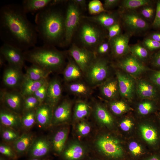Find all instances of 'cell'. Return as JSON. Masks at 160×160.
Instances as JSON below:
<instances>
[{"mask_svg": "<svg viewBox=\"0 0 160 160\" xmlns=\"http://www.w3.org/2000/svg\"><path fill=\"white\" fill-rule=\"evenodd\" d=\"M123 23L132 33H138L144 31L148 28V23L137 13L129 10L121 15Z\"/></svg>", "mask_w": 160, "mask_h": 160, "instance_id": "obj_9", "label": "cell"}, {"mask_svg": "<svg viewBox=\"0 0 160 160\" xmlns=\"http://www.w3.org/2000/svg\"><path fill=\"white\" fill-rule=\"evenodd\" d=\"M152 64L154 66L160 67V50L153 57Z\"/></svg>", "mask_w": 160, "mask_h": 160, "instance_id": "obj_55", "label": "cell"}, {"mask_svg": "<svg viewBox=\"0 0 160 160\" xmlns=\"http://www.w3.org/2000/svg\"><path fill=\"white\" fill-rule=\"evenodd\" d=\"M146 160H160V158L156 156H153L150 157Z\"/></svg>", "mask_w": 160, "mask_h": 160, "instance_id": "obj_59", "label": "cell"}, {"mask_svg": "<svg viewBox=\"0 0 160 160\" xmlns=\"http://www.w3.org/2000/svg\"><path fill=\"white\" fill-rule=\"evenodd\" d=\"M88 82L92 86L101 84L108 77L109 67L107 61L95 58L86 72Z\"/></svg>", "mask_w": 160, "mask_h": 160, "instance_id": "obj_4", "label": "cell"}, {"mask_svg": "<svg viewBox=\"0 0 160 160\" xmlns=\"http://www.w3.org/2000/svg\"><path fill=\"white\" fill-rule=\"evenodd\" d=\"M48 81L47 79L39 81L32 80L24 74L20 86V92L23 97L33 95L36 90Z\"/></svg>", "mask_w": 160, "mask_h": 160, "instance_id": "obj_22", "label": "cell"}, {"mask_svg": "<svg viewBox=\"0 0 160 160\" xmlns=\"http://www.w3.org/2000/svg\"><path fill=\"white\" fill-rule=\"evenodd\" d=\"M23 52L25 61L51 73L60 69L64 63L63 53L53 46H35Z\"/></svg>", "mask_w": 160, "mask_h": 160, "instance_id": "obj_3", "label": "cell"}, {"mask_svg": "<svg viewBox=\"0 0 160 160\" xmlns=\"http://www.w3.org/2000/svg\"><path fill=\"white\" fill-rule=\"evenodd\" d=\"M109 40L120 34L121 28L119 25L116 23L107 28Z\"/></svg>", "mask_w": 160, "mask_h": 160, "instance_id": "obj_47", "label": "cell"}, {"mask_svg": "<svg viewBox=\"0 0 160 160\" xmlns=\"http://www.w3.org/2000/svg\"><path fill=\"white\" fill-rule=\"evenodd\" d=\"M140 129L143 137L146 142L152 145L157 144L159 137L155 128L149 125H143L140 126Z\"/></svg>", "mask_w": 160, "mask_h": 160, "instance_id": "obj_32", "label": "cell"}, {"mask_svg": "<svg viewBox=\"0 0 160 160\" xmlns=\"http://www.w3.org/2000/svg\"><path fill=\"white\" fill-rule=\"evenodd\" d=\"M150 78L153 83L160 88V70L154 72L151 75Z\"/></svg>", "mask_w": 160, "mask_h": 160, "instance_id": "obj_52", "label": "cell"}, {"mask_svg": "<svg viewBox=\"0 0 160 160\" xmlns=\"http://www.w3.org/2000/svg\"><path fill=\"white\" fill-rule=\"evenodd\" d=\"M136 92L139 96L142 98L153 99L157 95V90L154 85L145 80L138 82L136 87Z\"/></svg>", "mask_w": 160, "mask_h": 160, "instance_id": "obj_24", "label": "cell"}, {"mask_svg": "<svg viewBox=\"0 0 160 160\" xmlns=\"http://www.w3.org/2000/svg\"><path fill=\"white\" fill-rule=\"evenodd\" d=\"M89 13L92 15H97L104 12H108L104 7L102 2L99 0H93L88 4Z\"/></svg>", "mask_w": 160, "mask_h": 160, "instance_id": "obj_39", "label": "cell"}, {"mask_svg": "<svg viewBox=\"0 0 160 160\" xmlns=\"http://www.w3.org/2000/svg\"><path fill=\"white\" fill-rule=\"evenodd\" d=\"M23 52L13 46L4 43L0 48V54L4 57L8 65L21 69L25 61Z\"/></svg>", "mask_w": 160, "mask_h": 160, "instance_id": "obj_8", "label": "cell"}, {"mask_svg": "<svg viewBox=\"0 0 160 160\" xmlns=\"http://www.w3.org/2000/svg\"><path fill=\"white\" fill-rule=\"evenodd\" d=\"M119 91L121 95L128 100H131L133 97L135 84L132 79L129 76L117 71L116 72Z\"/></svg>", "mask_w": 160, "mask_h": 160, "instance_id": "obj_17", "label": "cell"}, {"mask_svg": "<svg viewBox=\"0 0 160 160\" xmlns=\"http://www.w3.org/2000/svg\"><path fill=\"white\" fill-rule=\"evenodd\" d=\"M152 2L149 0H124L122 1L121 7L124 10H131L141 7L150 5Z\"/></svg>", "mask_w": 160, "mask_h": 160, "instance_id": "obj_34", "label": "cell"}, {"mask_svg": "<svg viewBox=\"0 0 160 160\" xmlns=\"http://www.w3.org/2000/svg\"><path fill=\"white\" fill-rule=\"evenodd\" d=\"M129 52L132 55L139 60H144L148 56V52L145 48L140 44L129 46Z\"/></svg>", "mask_w": 160, "mask_h": 160, "instance_id": "obj_36", "label": "cell"}, {"mask_svg": "<svg viewBox=\"0 0 160 160\" xmlns=\"http://www.w3.org/2000/svg\"><path fill=\"white\" fill-rule=\"evenodd\" d=\"M143 44L145 48L151 51L160 49V43L150 38L145 39Z\"/></svg>", "mask_w": 160, "mask_h": 160, "instance_id": "obj_46", "label": "cell"}, {"mask_svg": "<svg viewBox=\"0 0 160 160\" xmlns=\"http://www.w3.org/2000/svg\"><path fill=\"white\" fill-rule=\"evenodd\" d=\"M129 148L132 154L135 156L140 155L142 150L141 147L136 142L132 141L130 143Z\"/></svg>", "mask_w": 160, "mask_h": 160, "instance_id": "obj_50", "label": "cell"}, {"mask_svg": "<svg viewBox=\"0 0 160 160\" xmlns=\"http://www.w3.org/2000/svg\"><path fill=\"white\" fill-rule=\"evenodd\" d=\"M76 129L78 134L82 136L88 134L91 130V127L89 124L84 121L79 123L77 125Z\"/></svg>", "mask_w": 160, "mask_h": 160, "instance_id": "obj_45", "label": "cell"}, {"mask_svg": "<svg viewBox=\"0 0 160 160\" xmlns=\"http://www.w3.org/2000/svg\"><path fill=\"white\" fill-rule=\"evenodd\" d=\"M133 125V123L131 120L126 119L121 122L120 124V127L123 131H127L130 129Z\"/></svg>", "mask_w": 160, "mask_h": 160, "instance_id": "obj_51", "label": "cell"}, {"mask_svg": "<svg viewBox=\"0 0 160 160\" xmlns=\"http://www.w3.org/2000/svg\"><path fill=\"white\" fill-rule=\"evenodd\" d=\"M80 16L77 5L74 3L68 4L65 14L64 44L67 45L71 42L79 24Z\"/></svg>", "mask_w": 160, "mask_h": 160, "instance_id": "obj_5", "label": "cell"}, {"mask_svg": "<svg viewBox=\"0 0 160 160\" xmlns=\"http://www.w3.org/2000/svg\"><path fill=\"white\" fill-rule=\"evenodd\" d=\"M110 108L112 112L115 114L119 115L127 111L128 107L127 105L122 101L112 102L110 104Z\"/></svg>", "mask_w": 160, "mask_h": 160, "instance_id": "obj_41", "label": "cell"}, {"mask_svg": "<svg viewBox=\"0 0 160 160\" xmlns=\"http://www.w3.org/2000/svg\"><path fill=\"white\" fill-rule=\"evenodd\" d=\"M100 90L101 94L106 98H114L119 91L117 79H110L103 82L100 86Z\"/></svg>", "mask_w": 160, "mask_h": 160, "instance_id": "obj_27", "label": "cell"}, {"mask_svg": "<svg viewBox=\"0 0 160 160\" xmlns=\"http://www.w3.org/2000/svg\"><path fill=\"white\" fill-rule=\"evenodd\" d=\"M153 104L152 102L146 101L142 102L138 105V110L139 113L142 115H147L154 109Z\"/></svg>", "mask_w": 160, "mask_h": 160, "instance_id": "obj_44", "label": "cell"}, {"mask_svg": "<svg viewBox=\"0 0 160 160\" xmlns=\"http://www.w3.org/2000/svg\"><path fill=\"white\" fill-rule=\"evenodd\" d=\"M150 38L160 43V33H155L152 34Z\"/></svg>", "mask_w": 160, "mask_h": 160, "instance_id": "obj_56", "label": "cell"}, {"mask_svg": "<svg viewBox=\"0 0 160 160\" xmlns=\"http://www.w3.org/2000/svg\"><path fill=\"white\" fill-rule=\"evenodd\" d=\"M35 138L30 133H24L20 135L13 142V149L19 155H22L28 152Z\"/></svg>", "mask_w": 160, "mask_h": 160, "instance_id": "obj_21", "label": "cell"}, {"mask_svg": "<svg viewBox=\"0 0 160 160\" xmlns=\"http://www.w3.org/2000/svg\"><path fill=\"white\" fill-rule=\"evenodd\" d=\"M95 144L98 150L106 156L117 158L123 155V149L119 142L112 137L100 136L96 140Z\"/></svg>", "mask_w": 160, "mask_h": 160, "instance_id": "obj_6", "label": "cell"}, {"mask_svg": "<svg viewBox=\"0 0 160 160\" xmlns=\"http://www.w3.org/2000/svg\"><path fill=\"white\" fill-rule=\"evenodd\" d=\"M119 1L118 0H105L104 1V7L105 9L111 8L116 5Z\"/></svg>", "mask_w": 160, "mask_h": 160, "instance_id": "obj_54", "label": "cell"}, {"mask_svg": "<svg viewBox=\"0 0 160 160\" xmlns=\"http://www.w3.org/2000/svg\"><path fill=\"white\" fill-rule=\"evenodd\" d=\"M6 61L3 56L0 54V66L2 67L4 65L5 62Z\"/></svg>", "mask_w": 160, "mask_h": 160, "instance_id": "obj_58", "label": "cell"}, {"mask_svg": "<svg viewBox=\"0 0 160 160\" xmlns=\"http://www.w3.org/2000/svg\"><path fill=\"white\" fill-rule=\"evenodd\" d=\"M51 72L37 65L32 64L26 68L25 75L28 78L34 81L47 79Z\"/></svg>", "mask_w": 160, "mask_h": 160, "instance_id": "obj_30", "label": "cell"}, {"mask_svg": "<svg viewBox=\"0 0 160 160\" xmlns=\"http://www.w3.org/2000/svg\"><path fill=\"white\" fill-rule=\"evenodd\" d=\"M51 148L49 140L41 137L35 139L28 152L32 158H40L47 155Z\"/></svg>", "mask_w": 160, "mask_h": 160, "instance_id": "obj_19", "label": "cell"}, {"mask_svg": "<svg viewBox=\"0 0 160 160\" xmlns=\"http://www.w3.org/2000/svg\"><path fill=\"white\" fill-rule=\"evenodd\" d=\"M0 120L2 124L5 127L15 130L22 126L21 117L17 113L9 109L0 110Z\"/></svg>", "mask_w": 160, "mask_h": 160, "instance_id": "obj_20", "label": "cell"}, {"mask_svg": "<svg viewBox=\"0 0 160 160\" xmlns=\"http://www.w3.org/2000/svg\"><path fill=\"white\" fill-rule=\"evenodd\" d=\"M61 83L57 78H54L48 82L47 95L44 103L54 109L60 100L62 95Z\"/></svg>", "mask_w": 160, "mask_h": 160, "instance_id": "obj_13", "label": "cell"}, {"mask_svg": "<svg viewBox=\"0 0 160 160\" xmlns=\"http://www.w3.org/2000/svg\"><path fill=\"white\" fill-rule=\"evenodd\" d=\"M73 2L77 5L81 6H84L86 4V1L84 0H74Z\"/></svg>", "mask_w": 160, "mask_h": 160, "instance_id": "obj_57", "label": "cell"}, {"mask_svg": "<svg viewBox=\"0 0 160 160\" xmlns=\"http://www.w3.org/2000/svg\"><path fill=\"white\" fill-rule=\"evenodd\" d=\"M51 0H24L21 5L26 13L37 12L51 2Z\"/></svg>", "mask_w": 160, "mask_h": 160, "instance_id": "obj_26", "label": "cell"}, {"mask_svg": "<svg viewBox=\"0 0 160 160\" xmlns=\"http://www.w3.org/2000/svg\"><path fill=\"white\" fill-rule=\"evenodd\" d=\"M107 12H103L94 16L86 18L108 28L117 23V18L114 15Z\"/></svg>", "mask_w": 160, "mask_h": 160, "instance_id": "obj_31", "label": "cell"}, {"mask_svg": "<svg viewBox=\"0 0 160 160\" xmlns=\"http://www.w3.org/2000/svg\"><path fill=\"white\" fill-rule=\"evenodd\" d=\"M82 72L77 64L70 60L63 72L64 80L68 82L80 79L81 76Z\"/></svg>", "mask_w": 160, "mask_h": 160, "instance_id": "obj_29", "label": "cell"}, {"mask_svg": "<svg viewBox=\"0 0 160 160\" xmlns=\"http://www.w3.org/2000/svg\"><path fill=\"white\" fill-rule=\"evenodd\" d=\"M68 52L84 73L86 72L95 58L94 54L92 52L74 44Z\"/></svg>", "mask_w": 160, "mask_h": 160, "instance_id": "obj_7", "label": "cell"}, {"mask_svg": "<svg viewBox=\"0 0 160 160\" xmlns=\"http://www.w3.org/2000/svg\"><path fill=\"white\" fill-rule=\"evenodd\" d=\"M54 108L45 103L40 104L35 110L36 121L43 128H47L52 124Z\"/></svg>", "mask_w": 160, "mask_h": 160, "instance_id": "obj_18", "label": "cell"}, {"mask_svg": "<svg viewBox=\"0 0 160 160\" xmlns=\"http://www.w3.org/2000/svg\"><path fill=\"white\" fill-rule=\"evenodd\" d=\"M0 153L3 155L12 159H16L17 158V154L14 149L4 143L0 144Z\"/></svg>", "mask_w": 160, "mask_h": 160, "instance_id": "obj_43", "label": "cell"}, {"mask_svg": "<svg viewBox=\"0 0 160 160\" xmlns=\"http://www.w3.org/2000/svg\"><path fill=\"white\" fill-rule=\"evenodd\" d=\"M38 34L21 5L10 4L0 9V37L3 43L25 51L35 46Z\"/></svg>", "mask_w": 160, "mask_h": 160, "instance_id": "obj_1", "label": "cell"}, {"mask_svg": "<svg viewBox=\"0 0 160 160\" xmlns=\"http://www.w3.org/2000/svg\"><path fill=\"white\" fill-rule=\"evenodd\" d=\"M68 88L71 93L79 95H87L89 89L87 86L84 83L76 82L69 84Z\"/></svg>", "mask_w": 160, "mask_h": 160, "instance_id": "obj_37", "label": "cell"}, {"mask_svg": "<svg viewBox=\"0 0 160 160\" xmlns=\"http://www.w3.org/2000/svg\"><path fill=\"white\" fill-rule=\"evenodd\" d=\"M152 25L155 28L160 29V0L156 3V14Z\"/></svg>", "mask_w": 160, "mask_h": 160, "instance_id": "obj_49", "label": "cell"}, {"mask_svg": "<svg viewBox=\"0 0 160 160\" xmlns=\"http://www.w3.org/2000/svg\"><path fill=\"white\" fill-rule=\"evenodd\" d=\"M90 112V107L86 103L82 101H78L75 105L73 116L76 120H81L88 116Z\"/></svg>", "mask_w": 160, "mask_h": 160, "instance_id": "obj_33", "label": "cell"}, {"mask_svg": "<svg viewBox=\"0 0 160 160\" xmlns=\"http://www.w3.org/2000/svg\"><path fill=\"white\" fill-rule=\"evenodd\" d=\"M22 126L26 129L32 127L36 122L35 110L24 112L21 117Z\"/></svg>", "mask_w": 160, "mask_h": 160, "instance_id": "obj_35", "label": "cell"}, {"mask_svg": "<svg viewBox=\"0 0 160 160\" xmlns=\"http://www.w3.org/2000/svg\"><path fill=\"white\" fill-rule=\"evenodd\" d=\"M0 160H5L3 158L1 157L0 158Z\"/></svg>", "mask_w": 160, "mask_h": 160, "instance_id": "obj_61", "label": "cell"}, {"mask_svg": "<svg viewBox=\"0 0 160 160\" xmlns=\"http://www.w3.org/2000/svg\"><path fill=\"white\" fill-rule=\"evenodd\" d=\"M6 127L3 129L1 131V137L5 141L13 142L20 135L15 129Z\"/></svg>", "mask_w": 160, "mask_h": 160, "instance_id": "obj_40", "label": "cell"}, {"mask_svg": "<svg viewBox=\"0 0 160 160\" xmlns=\"http://www.w3.org/2000/svg\"><path fill=\"white\" fill-rule=\"evenodd\" d=\"M0 98L9 109L17 113L23 107L24 97L20 92L3 90Z\"/></svg>", "mask_w": 160, "mask_h": 160, "instance_id": "obj_16", "label": "cell"}, {"mask_svg": "<svg viewBox=\"0 0 160 160\" xmlns=\"http://www.w3.org/2000/svg\"><path fill=\"white\" fill-rule=\"evenodd\" d=\"M129 37L128 34H120L109 40L112 52L115 57H121L129 52Z\"/></svg>", "mask_w": 160, "mask_h": 160, "instance_id": "obj_15", "label": "cell"}, {"mask_svg": "<svg viewBox=\"0 0 160 160\" xmlns=\"http://www.w3.org/2000/svg\"><path fill=\"white\" fill-rule=\"evenodd\" d=\"M84 152L82 145L75 142L70 144L65 148L62 154L66 160H78L83 156Z\"/></svg>", "mask_w": 160, "mask_h": 160, "instance_id": "obj_25", "label": "cell"}, {"mask_svg": "<svg viewBox=\"0 0 160 160\" xmlns=\"http://www.w3.org/2000/svg\"><path fill=\"white\" fill-rule=\"evenodd\" d=\"M72 105L68 99L63 100L54 109L52 124L57 125L67 122L71 114Z\"/></svg>", "mask_w": 160, "mask_h": 160, "instance_id": "obj_14", "label": "cell"}, {"mask_svg": "<svg viewBox=\"0 0 160 160\" xmlns=\"http://www.w3.org/2000/svg\"><path fill=\"white\" fill-rule=\"evenodd\" d=\"M109 49L108 43H104L100 44L97 49V52L99 54H103L106 53Z\"/></svg>", "mask_w": 160, "mask_h": 160, "instance_id": "obj_53", "label": "cell"}, {"mask_svg": "<svg viewBox=\"0 0 160 160\" xmlns=\"http://www.w3.org/2000/svg\"><path fill=\"white\" fill-rule=\"evenodd\" d=\"M40 105L37 99L33 95L24 97L23 105V111L35 110Z\"/></svg>", "mask_w": 160, "mask_h": 160, "instance_id": "obj_38", "label": "cell"}, {"mask_svg": "<svg viewBox=\"0 0 160 160\" xmlns=\"http://www.w3.org/2000/svg\"><path fill=\"white\" fill-rule=\"evenodd\" d=\"M52 0L48 6L37 12L35 16V26L38 36L44 44L54 46L64 43L65 17L61 10L55 7Z\"/></svg>", "mask_w": 160, "mask_h": 160, "instance_id": "obj_2", "label": "cell"}, {"mask_svg": "<svg viewBox=\"0 0 160 160\" xmlns=\"http://www.w3.org/2000/svg\"><path fill=\"white\" fill-rule=\"evenodd\" d=\"M79 37L81 42L84 45L92 47L98 43L101 38V34L97 28L86 23L82 26Z\"/></svg>", "mask_w": 160, "mask_h": 160, "instance_id": "obj_10", "label": "cell"}, {"mask_svg": "<svg viewBox=\"0 0 160 160\" xmlns=\"http://www.w3.org/2000/svg\"><path fill=\"white\" fill-rule=\"evenodd\" d=\"M49 81H48L39 88L34 92L33 95L38 100L40 104L44 103L47 93Z\"/></svg>", "mask_w": 160, "mask_h": 160, "instance_id": "obj_42", "label": "cell"}, {"mask_svg": "<svg viewBox=\"0 0 160 160\" xmlns=\"http://www.w3.org/2000/svg\"><path fill=\"white\" fill-rule=\"evenodd\" d=\"M30 160H49L48 159H41L40 158H32Z\"/></svg>", "mask_w": 160, "mask_h": 160, "instance_id": "obj_60", "label": "cell"}, {"mask_svg": "<svg viewBox=\"0 0 160 160\" xmlns=\"http://www.w3.org/2000/svg\"><path fill=\"white\" fill-rule=\"evenodd\" d=\"M68 132V128H63L58 131L53 137L51 142V147L57 154L62 153L65 148Z\"/></svg>", "mask_w": 160, "mask_h": 160, "instance_id": "obj_23", "label": "cell"}, {"mask_svg": "<svg viewBox=\"0 0 160 160\" xmlns=\"http://www.w3.org/2000/svg\"><path fill=\"white\" fill-rule=\"evenodd\" d=\"M154 11V8L149 5L144 6L141 9L140 12L144 17L150 19L153 17Z\"/></svg>", "mask_w": 160, "mask_h": 160, "instance_id": "obj_48", "label": "cell"}, {"mask_svg": "<svg viewBox=\"0 0 160 160\" xmlns=\"http://www.w3.org/2000/svg\"><path fill=\"white\" fill-rule=\"evenodd\" d=\"M117 65L126 72L134 76L140 75L148 70L139 60L132 55L120 60Z\"/></svg>", "mask_w": 160, "mask_h": 160, "instance_id": "obj_11", "label": "cell"}, {"mask_svg": "<svg viewBox=\"0 0 160 160\" xmlns=\"http://www.w3.org/2000/svg\"><path fill=\"white\" fill-rule=\"evenodd\" d=\"M94 116L98 121L107 126L112 125L113 119L107 110L100 104H95L94 109Z\"/></svg>", "mask_w": 160, "mask_h": 160, "instance_id": "obj_28", "label": "cell"}, {"mask_svg": "<svg viewBox=\"0 0 160 160\" xmlns=\"http://www.w3.org/2000/svg\"><path fill=\"white\" fill-rule=\"evenodd\" d=\"M22 69L8 64L3 74V81L4 85L10 88L20 86L24 75L22 73Z\"/></svg>", "mask_w": 160, "mask_h": 160, "instance_id": "obj_12", "label": "cell"}]
</instances>
